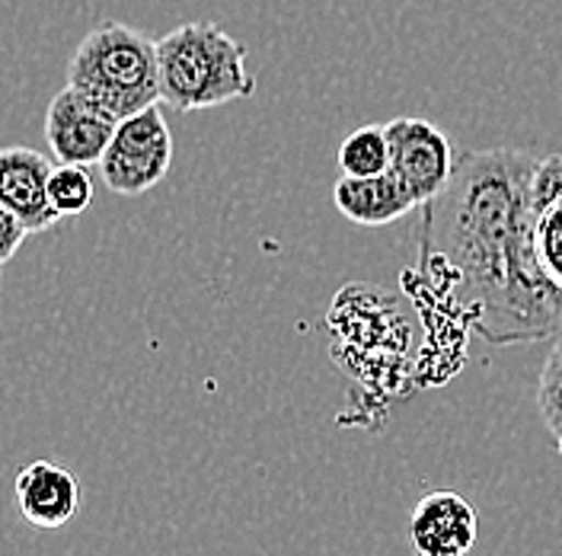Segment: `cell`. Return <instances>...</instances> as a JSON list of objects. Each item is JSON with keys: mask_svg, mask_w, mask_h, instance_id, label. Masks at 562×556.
Returning <instances> with one entry per match:
<instances>
[{"mask_svg": "<svg viewBox=\"0 0 562 556\" xmlns=\"http://www.w3.org/2000/svg\"><path fill=\"white\" fill-rule=\"evenodd\" d=\"M390 170L409 189L416 205L431 202L454 174L457 151L451 138L425 119L400 115L386 122Z\"/></svg>", "mask_w": 562, "mask_h": 556, "instance_id": "cell-5", "label": "cell"}, {"mask_svg": "<svg viewBox=\"0 0 562 556\" xmlns=\"http://www.w3.org/2000/svg\"><path fill=\"white\" fill-rule=\"evenodd\" d=\"M537 259L547 278L562 291V196L547 202L537 218Z\"/></svg>", "mask_w": 562, "mask_h": 556, "instance_id": "cell-14", "label": "cell"}, {"mask_svg": "<svg viewBox=\"0 0 562 556\" xmlns=\"http://www.w3.org/2000/svg\"><path fill=\"white\" fill-rule=\"evenodd\" d=\"M173 164V132L160 105H147L128 119H119L115 135L100 160L103 182L115 196H144Z\"/></svg>", "mask_w": 562, "mask_h": 556, "instance_id": "cell-4", "label": "cell"}, {"mask_svg": "<svg viewBox=\"0 0 562 556\" xmlns=\"http://www.w3.org/2000/svg\"><path fill=\"white\" fill-rule=\"evenodd\" d=\"M68 87L90 97L112 119H128L160 103L157 42L125 23L105 20L70 55Z\"/></svg>", "mask_w": 562, "mask_h": 556, "instance_id": "cell-3", "label": "cell"}, {"mask_svg": "<svg viewBox=\"0 0 562 556\" xmlns=\"http://www.w3.org/2000/svg\"><path fill=\"white\" fill-rule=\"evenodd\" d=\"M476 509L454 489H435L422 496L409 519L416 556H467L476 547Z\"/></svg>", "mask_w": 562, "mask_h": 556, "instance_id": "cell-7", "label": "cell"}, {"mask_svg": "<svg viewBox=\"0 0 562 556\" xmlns=\"http://www.w3.org/2000/svg\"><path fill=\"white\" fill-rule=\"evenodd\" d=\"M48 205L58 218H74L93 205V176L90 167L77 164H55L48 176Z\"/></svg>", "mask_w": 562, "mask_h": 556, "instance_id": "cell-12", "label": "cell"}, {"mask_svg": "<svg viewBox=\"0 0 562 556\" xmlns=\"http://www.w3.org/2000/svg\"><path fill=\"white\" fill-rule=\"evenodd\" d=\"M115 125L119 119H112L105 109L74 87L55 93L45 109V141L58 164L100 167L105 147L115 135Z\"/></svg>", "mask_w": 562, "mask_h": 556, "instance_id": "cell-6", "label": "cell"}, {"mask_svg": "<svg viewBox=\"0 0 562 556\" xmlns=\"http://www.w3.org/2000/svg\"><path fill=\"white\" fill-rule=\"evenodd\" d=\"M160 103L176 112H202L252 97L246 48L214 23H182L157 38Z\"/></svg>", "mask_w": 562, "mask_h": 556, "instance_id": "cell-2", "label": "cell"}, {"mask_svg": "<svg viewBox=\"0 0 562 556\" xmlns=\"http://www.w3.org/2000/svg\"><path fill=\"white\" fill-rule=\"evenodd\" d=\"M537 410H540L547 432L553 435L557 448L562 452V336L553 343L547 362H543V371L537 381Z\"/></svg>", "mask_w": 562, "mask_h": 556, "instance_id": "cell-13", "label": "cell"}, {"mask_svg": "<svg viewBox=\"0 0 562 556\" xmlns=\"http://www.w3.org/2000/svg\"><path fill=\"white\" fill-rule=\"evenodd\" d=\"M537 154H457L448 186L419 205L425 281L492 346L543 343L562 323V291L537 259Z\"/></svg>", "mask_w": 562, "mask_h": 556, "instance_id": "cell-1", "label": "cell"}, {"mask_svg": "<svg viewBox=\"0 0 562 556\" xmlns=\"http://www.w3.org/2000/svg\"><path fill=\"white\" fill-rule=\"evenodd\" d=\"M333 199H336V209L361 227H384V224L400 221L413 209H419L416 199L409 196V189L396 179L393 170H384L378 176L342 174V179L333 189Z\"/></svg>", "mask_w": 562, "mask_h": 556, "instance_id": "cell-10", "label": "cell"}, {"mask_svg": "<svg viewBox=\"0 0 562 556\" xmlns=\"http://www.w3.org/2000/svg\"><path fill=\"white\" fill-rule=\"evenodd\" d=\"M55 170L52 157L33 147L13 144L0 147V205L13 211L30 234L52 231L61 218L48 205V176Z\"/></svg>", "mask_w": 562, "mask_h": 556, "instance_id": "cell-8", "label": "cell"}, {"mask_svg": "<svg viewBox=\"0 0 562 556\" xmlns=\"http://www.w3.org/2000/svg\"><path fill=\"white\" fill-rule=\"evenodd\" d=\"M26 237H30L26 224L13 211H7L0 205V266H7L16 256V249L23 246Z\"/></svg>", "mask_w": 562, "mask_h": 556, "instance_id": "cell-15", "label": "cell"}, {"mask_svg": "<svg viewBox=\"0 0 562 556\" xmlns=\"http://www.w3.org/2000/svg\"><path fill=\"white\" fill-rule=\"evenodd\" d=\"M16 505L33 527L58 531L80 509V483L65 464L33 460L16 474Z\"/></svg>", "mask_w": 562, "mask_h": 556, "instance_id": "cell-9", "label": "cell"}, {"mask_svg": "<svg viewBox=\"0 0 562 556\" xmlns=\"http://www.w3.org/2000/svg\"><path fill=\"white\" fill-rule=\"evenodd\" d=\"M339 167L346 176H378L390 170V141L384 125H361L339 144Z\"/></svg>", "mask_w": 562, "mask_h": 556, "instance_id": "cell-11", "label": "cell"}]
</instances>
